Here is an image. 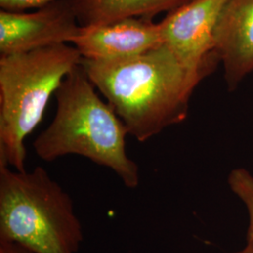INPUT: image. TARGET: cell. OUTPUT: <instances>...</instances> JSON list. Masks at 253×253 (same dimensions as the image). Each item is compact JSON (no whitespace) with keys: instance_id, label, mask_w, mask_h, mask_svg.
Instances as JSON below:
<instances>
[{"instance_id":"13","label":"cell","mask_w":253,"mask_h":253,"mask_svg":"<svg viewBox=\"0 0 253 253\" xmlns=\"http://www.w3.org/2000/svg\"><path fill=\"white\" fill-rule=\"evenodd\" d=\"M234 253H253V242L246 241L244 247Z\"/></svg>"},{"instance_id":"3","label":"cell","mask_w":253,"mask_h":253,"mask_svg":"<svg viewBox=\"0 0 253 253\" xmlns=\"http://www.w3.org/2000/svg\"><path fill=\"white\" fill-rule=\"evenodd\" d=\"M0 240L34 253H77L83 227L73 199L44 168L0 165Z\"/></svg>"},{"instance_id":"10","label":"cell","mask_w":253,"mask_h":253,"mask_svg":"<svg viewBox=\"0 0 253 253\" xmlns=\"http://www.w3.org/2000/svg\"><path fill=\"white\" fill-rule=\"evenodd\" d=\"M228 184L243 203L249 216L246 241L253 242V175L245 168H235L228 175Z\"/></svg>"},{"instance_id":"6","label":"cell","mask_w":253,"mask_h":253,"mask_svg":"<svg viewBox=\"0 0 253 253\" xmlns=\"http://www.w3.org/2000/svg\"><path fill=\"white\" fill-rule=\"evenodd\" d=\"M81 24L71 0H54L32 12L0 11V54L72 44Z\"/></svg>"},{"instance_id":"8","label":"cell","mask_w":253,"mask_h":253,"mask_svg":"<svg viewBox=\"0 0 253 253\" xmlns=\"http://www.w3.org/2000/svg\"><path fill=\"white\" fill-rule=\"evenodd\" d=\"M214 53L229 91L253 73V0H228L214 33Z\"/></svg>"},{"instance_id":"12","label":"cell","mask_w":253,"mask_h":253,"mask_svg":"<svg viewBox=\"0 0 253 253\" xmlns=\"http://www.w3.org/2000/svg\"><path fill=\"white\" fill-rule=\"evenodd\" d=\"M0 253H34L21 245L0 240Z\"/></svg>"},{"instance_id":"2","label":"cell","mask_w":253,"mask_h":253,"mask_svg":"<svg viewBox=\"0 0 253 253\" xmlns=\"http://www.w3.org/2000/svg\"><path fill=\"white\" fill-rule=\"evenodd\" d=\"M55 115L33 143L44 162L78 155L115 172L127 189L140 184L139 165L126 153V126L83 70L74 69L55 93Z\"/></svg>"},{"instance_id":"7","label":"cell","mask_w":253,"mask_h":253,"mask_svg":"<svg viewBox=\"0 0 253 253\" xmlns=\"http://www.w3.org/2000/svg\"><path fill=\"white\" fill-rule=\"evenodd\" d=\"M83 59L116 60L147 53L163 44L160 23L125 18L81 25L72 43Z\"/></svg>"},{"instance_id":"1","label":"cell","mask_w":253,"mask_h":253,"mask_svg":"<svg viewBox=\"0 0 253 253\" xmlns=\"http://www.w3.org/2000/svg\"><path fill=\"white\" fill-rule=\"evenodd\" d=\"M81 66L127 133L139 142L184 122L191 96L204 80L165 44L122 59H82Z\"/></svg>"},{"instance_id":"5","label":"cell","mask_w":253,"mask_h":253,"mask_svg":"<svg viewBox=\"0 0 253 253\" xmlns=\"http://www.w3.org/2000/svg\"><path fill=\"white\" fill-rule=\"evenodd\" d=\"M227 1L190 0L160 22L163 44L203 79L219 63L214 53V33Z\"/></svg>"},{"instance_id":"4","label":"cell","mask_w":253,"mask_h":253,"mask_svg":"<svg viewBox=\"0 0 253 253\" xmlns=\"http://www.w3.org/2000/svg\"><path fill=\"white\" fill-rule=\"evenodd\" d=\"M71 44L0 57V165L26 171L25 141L64 79L81 65Z\"/></svg>"},{"instance_id":"11","label":"cell","mask_w":253,"mask_h":253,"mask_svg":"<svg viewBox=\"0 0 253 253\" xmlns=\"http://www.w3.org/2000/svg\"><path fill=\"white\" fill-rule=\"evenodd\" d=\"M54 0H0L1 9L11 11H23L28 9H37Z\"/></svg>"},{"instance_id":"9","label":"cell","mask_w":253,"mask_h":253,"mask_svg":"<svg viewBox=\"0 0 253 253\" xmlns=\"http://www.w3.org/2000/svg\"><path fill=\"white\" fill-rule=\"evenodd\" d=\"M190 0H71L81 25L103 24L120 19L153 20Z\"/></svg>"}]
</instances>
